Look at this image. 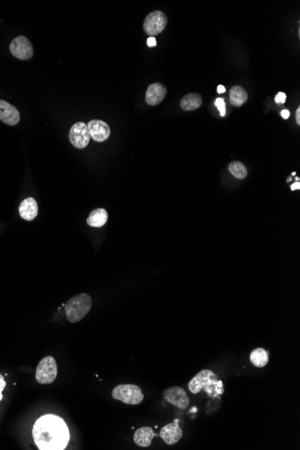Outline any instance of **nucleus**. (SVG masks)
Listing matches in <instances>:
<instances>
[{
  "label": "nucleus",
  "mask_w": 300,
  "mask_h": 450,
  "mask_svg": "<svg viewBox=\"0 0 300 450\" xmlns=\"http://www.w3.org/2000/svg\"><path fill=\"white\" fill-rule=\"evenodd\" d=\"M92 308V298L88 294L81 293L68 301L65 306V312L69 323H77L89 313Z\"/></svg>",
  "instance_id": "nucleus-3"
},
{
  "label": "nucleus",
  "mask_w": 300,
  "mask_h": 450,
  "mask_svg": "<svg viewBox=\"0 0 300 450\" xmlns=\"http://www.w3.org/2000/svg\"><path fill=\"white\" fill-rule=\"evenodd\" d=\"M6 385H7V383L5 381L4 377H3L2 375H0V401L3 398L2 392L4 390V388L6 387Z\"/></svg>",
  "instance_id": "nucleus-23"
},
{
  "label": "nucleus",
  "mask_w": 300,
  "mask_h": 450,
  "mask_svg": "<svg viewBox=\"0 0 300 450\" xmlns=\"http://www.w3.org/2000/svg\"><path fill=\"white\" fill-rule=\"evenodd\" d=\"M229 100L232 105L241 107L248 100V94L242 86H233L229 92Z\"/></svg>",
  "instance_id": "nucleus-17"
},
{
  "label": "nucleus",
  "mask_w": 300,
  "mask_h": 450,
  "mask_svg": "<svg viewBox=\"0 0 300 450\" xmlns=\"http://www.w3.org/2000/svg\"><path fill=\"white\" fill-rule=\"evenodd\" d=\"M215 105L219 109V111L220 112V116L224 117V116L226 115V103H225L223 98L216 99Z\"/></svg>",
  "instance_id": "nucleus-21"
},
{
  "label": "nucleus",
  "mask_w": 300,
  "mask_h": 450,
  "mask_svg": "<svg viewBox=\"0 0 300 450\" xmlns=\"http://www.w3.org/2000/svg\"><path fill=\"white\" fill-rule=\"evenodd\" d=\"M225 92H226L225 86H222V85H219V86H218V93H219V94H223Z\"/></svg>",
  "instance_id": "nucleus-28"
},
{
  "label": "nucleus",
  "mask_w": 300,
  "mask_h": 450,
  "mask_svg": "<svg viewBox=\"0 0 300 450\" xmlns=\"http://www.w3.org/2000/svg\"><path fill=\"white\" fill-rule=\"evenodd\" d=\"M90 133L87 125L82 121L72 125L69 130V140L76 148H85L90 142Z\"/></svg>",
  "instance_id": "nucleus-7"
},
{
  "label": "nucleus",
  "mask_w": 300,
  "mask_h": 450,
  "mask_svg": "<svg viewBox=\"0 0 300 450\" xmlns=\"http://www.w3.org/2000/svg\"><path fill=\"white\" fill-rule=\"evenodd\" d=\"M286 98H287V95L285 93H283V92H279L277 94V95L275 96V102L277 103H285V101H286Z\"/></svg>",
  "instance_id": "nucleus-22"
},
{
  "label": "nucleus",
  "mask_w": 300,
  "mask_h": 450,
  "mask_svg": "<svg viewBox=\"0 0 300 450\" xmlns=\"http://www.w3.org/2000/svg\"><path fill=\"white\" fill-rule=\"evenodd\" d=\"M146 43H147L148 47H155L157 45V40H156L155 37H149V38L147 39Z\"/></svg>",
  "instance_id": "nucleus-24"
},
{
  "label": "nucleus",
  "mask_w": 300,
  "mask_h": 450,
  "mask_svg": "<svg viewBox=\"0 0 300 450\" xmlns=\"http://www.w3.org/2000/svg\"><path fill=\"white\" fill-rule=\"evenodd\" d=\"M300 189V183L299 182H296L295 184H293L291 185V190L292 191H295V190H299Z\"/></svg>",
  "instance_id": "nucleus-27"
},
{
  "label": "nucleus",
  "mask_w": 300,
  "mask_h": 450,
  "mask_svg": "<svg viewBox=\"0 0 300 450\" xmlns=\"http://www.w3.org/2000/svg\"><path fill=\"white\" fill-rule=\"evenodd\" d=\"M280 114H281V116H282V118L283 119H284V120H287V119H288V117H289V115H290L289 111H287V110H283Z\"/></svg>",
  "instance_id": "nucleus-25"
},
{
  "label": "nucleus",
  "mask_w": 300,
  "mask_h": 450,
  "mask_svg": "<svg viewBox=\"0 0 300 450\" xmlns=\"http://www.w3.org/2000/svg\"><path fill=\"white\" fill-rule=\"evenodd\" d=\"M202 103V98L201 94L191 93V94H186L182 98L180 105L184 111H193L195 109L201 107Z\"/></svg>",
  "instance_id": "nucleus-16"
},
{
  "label": "nucleus",
  "mask_w": 300,
  "mask_h": 450,
  "mask_svg": "<svg viewBox=\"0 0 300 450\" xmlns=\"http://www.w3.org/2000/svg\"><path fill=\"white\" fill-rule=\"evenodd\" d=\"M250 361L257 368H263L269 362V353L263 348H257L251 352Z\"/></svg>",
  "instance_id": "nucleus-19"
},
{
  "label": "nucleus",
  "mask_w": 300,
  "mask_h": 450,
  "mask_svg": "<svg viewBox=\"0 0 300 450\" xmlns=\"http://www.w3.org/2000/svg\"><path fill=\"white\" fill-rule=\"evenodd\" d=\"M33 437L41 450H62L69 444V430L65 420L54 414H46L36 420Z\"/></svg>",
  "instance_id": "nucleus-1"
},
{
  "label": "nucleus",
  "mask_w": 300,
  "mask_h": 450,
  "mask_svg": "<svg viewBox=\"0 0 300 450\" xmlns=\"http://www.w3.org/2000/svg\"><path fill=\"white\" fill-rule=\"evenodd\" d=\"M112 398L121 401L129 405H137L142 403L144 394L141 388L136 385L122 384L118 385L112 392Z\"/></svg>",
  "instance_id": "nucleus-4"
},
{
  "label": "nucleus",
  "mask_w": 300,
  "mask_h": 450,
  "mask_svg": "<svg viewBox=\"0 0 300 450\" xmlns=\"http://www.w3.org/2000/svg\"><path fill=\"white\" fill-rule=\"evenodd\" d=\"M0 120L5 124L15 126L20 120V113L17 108L7 101L0 99Z\"/></svg>",
  "instance_id": "nucleus-12"
},
{
  "label": "nucleus",
  "mask_w": 300,
  "mask_h": 450,
  "mask_svg": "<svg viewBox=\"0 0 300 450\" xmlns=\"http://www.w3.org/2000/svg\"><path fill=\"white\" fill-rule=\"evenodd\" d=\"M164 398L171 403L172 405L180 409L185 410L190 404V399L186 391L180 386H172L164 391Z\"/></svg>",
  "instance_id": "nucleus-8"
},
{
  "label": "nucleus",
  "mask_w": 300,
  "mask_h": 450,
  "mask_svg": "<svg viewBox=\"0 0 300 450\" xmlns=\"http://www.w3.org/2000/svg\"><path fill=\"white\" fill-rule=\"evenodd\" d=\"M87 128L90 133L91 138L94 141L103 142L108 139L111 134L109 125L101 120H93L87 123Z\"/></svg>",
  "instance_id": "nucleus-11"
},
{
  "label": "nucleus",
  "mask_w": 300,
  "mask_h": 450,
  "mask_svg": "<svg viewBox=\"0 0 300 450\" xmlns=\"http://www.w3.org/2000/svg\"><path fill=\"white\" fill-rule=\"evenodd\" d=\"M57 375L58 366L56 360L53 357L47 356L43 358L37 366L35 378L39 384L48 385L55 381Z\"/></svg>",
  "instance_id": "nucleus-5"
},
{
  "label": "nucleus",
  "mask_w": 300,
  "mask_h": 450,
  "mask_svg": "<svg viewBox=\"0 0 300 450\" xmlns=\"http://www.w3.org/2000/svg\"><path fill=\"white\" fill-rule=\"evenodd\" d=\"M188 387L193 394H199L204 390L210 398H216L224 394L223 382L219 380L216 373L210 369L200 371L190 381Z\"/></svg>",
  "instance_id": "nucleus-2"
},
{
  "label": "nucleus",
  "mask_w": 300,
  "mask_h": 450,
  "mask_svg": "<svg viewBox=\"0 0 300 450\" xmlns=\"http://www.w3.org/2000/svg\"><path fill=\"white\" fill-rule=\"evenodd\" d=\"M168 25V18L162 11H154L146 16L143 24V29L150 37L161 34Z\"/></svg>",
  "instance_id": "nucleus-6"
},
{
  "label": "nucleus",
  "mask_w": 300,
  "mask_h": 450,
  "mask_svg": "<svg viewBox=\"0 0 300 450\" xmlns=\"http://www.w3.org/2000/svg\"><path fill=\"white\" fill-rule=\"evenodd\" d=\"M10 52L18 60H30L34 55V48L30 41L25 36H18L10 44Z\"/></svg>",
  "instance_id": "nucleus-9"
},
{
  "label": "nucleus",
  "mask_w": 300,
  "mask_h": 450,
  "mask_svg": "<svg viewBox=\"0 0 300 450\" xmlns=\"http://www.w3.org/2000/svg\"><path fill=\"white\" fill-rule=\"evenodd\" d=\"M228 169L232 176L237 179H244L247 176V169L244 167V164L241 163L239 161L231 162L229 164Z\"/></svg>",
  "instance_id": "nucleus-20"
},
{
  "label": "nucleus",
  "mask_w": 300,
  "mask_h": 450,
  "mask_svg": "<svg viewBox=\"0 0 300 450\" xmlns=\"http://www.w3.org/2000/svg\"><path fill=\"white\" fill-rule=\"evenodd\" d=\"M168 94V89L161 83L150 84L146 92V102L148 105L155 106L163 102Z\"/></svg>",
  "instance_id": "nucleus-13"
},
{
  "label": "nucleus",
  "mask_w": 300,
  "mask_h": 450,
  "mask_svg": "<svg viewBox=\"0 0 300 450\" xmlns=\"http://www.w3.org/2000/svg\"><path fill=\"white\" fill-rule=\"evenodd\" d=\"M296 121L297 125H300V107L297 108L296 111Z\"/></svg>",
  "instance_id": "nucleus-26"
},
{
  "label": "nucleus",
  "mask_w": 300,
  "mask_h": 450,
  "mask_svg": "<svg viewBox=\"0 0 300 450\" xmlns=\"http://www.w3.org/2000/svg\"><path fill=\"white\" fill-rule=\"evenodd\" d=\"M156 437L154 430L150 427H141L136 430L134 434V442L137 446L147 447L151 445L153 438Z\"/></svg>",
  "instance_id": "nucleus-15"
},
{
  "label": "nucleus",
  "mask_w": 300,
  "mask_h": 450,
  "mask_svg": "<svg viewBox=\"0 0 300 450\" xmlns=\"http://www.w3.org/2000/svg\"><path fill=\"white\" fill-rule=\"evenodd\" d=\"M19 214L22 219L31 221L38 215V204L34 198H26L19 206Z\"/></svg>",
  "instance_id": "nucleus-14"
},
{
  "label": "nucleus",
  "mask_w": 300,
  "mask_h": 450,
  "mask_svg": "<svg viewBox=\"0 0 300 450\" xmlns=\"http://www.w3.org/2000/svg\"><path fill=\"white\" fill-rule=\"evenodd\" d=\"M108 220L107 211L103 209H96L91 212L87 224L93 227H101L104 226Z\"/></svg>",
  "instance_id": "nucleus-18"
},
{
  "label": "nucleus",
  "mask_w": 300,
  "mask_h": 450,
  "mask_svg": "<svg viewBox=\"0 0 300 450\" xmlns=\"http://www.w3.org/2000/svg\"><path fill=\"white\" fill-rule=\"evenodd\" d=\"M184 432L179 425V419H176L171 423L164 426L160 430L159 436L163 439L166 444L173 446L177 442L180 441Z\"/></svg>",
  "instance_id": "nucleus-10"
}]
</instances>
